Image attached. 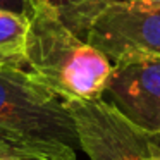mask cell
I'll list each match as a JSON object with an SVG mask.
<instances>
[{"label":"cell","instance_id":"obj_1","mask_svg":"<svg viewBox=\"0 0 160 160\" xmlns=\"http://www.w3.org/2000/svg\"><path fill=\"white\" fill-rule=\"evenodd\" d=\"M0 143L18 160H78L66 102L26 67L0 64Z\"/></svg>","mask_w":160,"mask_h":160},{"label":"cell","instance_id":"obj_2","mask_svg":"<svg viewBox=\"0 0 160 160\" xmlns=\"http://www.w3.org/2000/svg\"><path fill=\"white\" fill-rule=\"evenodd\" d=\"M28 22L26 69L64 102L103 98L112 60L76 35L48 0H35Z\"/></svg>","mask_w":160,"mask_h":160},{"label":"cell","instance_id":"obj_3","mask_svg":"<svg viewBox=\"0 0 160 160\" xmlns=\"http://www.w3.org/2000/svg\"><path fill=\"white\" fill-rule=\"evenodd\" d=\"M76 124L79 150L90 160H157L160 138L126 119L103 98L66 102Z\"/></svg>","mask_w":160,"mask_h":160},{"label":"cell","instance_id":"obj_4","mask_svg":"<svg viewBox=\"0 0 160 160\" xmlns=\"http://www.w3.org/2000/svg\"><path fill=\"white\" fill-rule=\"evenodd\" d=\"M83 38L112 62L134 55L160 57V5H110L100 11Z\"/></svg>","mask_w":160,"mask_h":160},{"label":"cell","instance_id":"obj_5","mask_svg":"<svg viewBox=\"0 0 160 160\" xmlns=\"http://www.w3.org/2000/svg\"><path fill=\"white\" fill-rule=\"evenodd\" d=\"M112 64L103 100L139 129L160 138V57L134 55Z\"/></svg>","mask_w":160,"mask_h":160},{"label":"cell","instance_id":"obj_6","mask_svg":"<svg viewBox=\"0 0 160 160\" xmlns=\"http://www.w3.org/2000/svg\"><path fill=\"white\" fill-rule=\"evenodd\" d=\"M28 18L0 9V64L26 67Z\"/></svg>","mask_w":160,"mask_h":160},{"label":"cell","instance_id":"obj_7","mask_svg":"<svg viewBox=\"0 0 160 160\" xmlns=\"http://www.w3.org/2000/svg\"><path fill=\"white\" fill-rule=\"evenodd\" d=\"M110 5H160V0H88L83 5L72 9L71 12L60 16V18L76 35L83 38L84 29L90 24L91 19L100 11H103L105 7H110Z\"/></svg>","mask_w":160,"mask_h":160},{"label":"cell","instance_id":"obj_8","mask_svg":"<svg viewBox=\"0 0 160 160\" xmlns=\"http://www.w3.org/2000/svg\"><path fill=\"white\" fill-rule=\"evenodd\" d=\"M33 4H35V0H0V9L28 18Z\"/></svg>","mask_w":160,"mask_h":160},{"label":"cell","instance_id":"obj_9","mask_svg":"<svg viewBox=\"0 0 160 160\" xmlns=\"http://www.w3.org/2000/svg\"><path fill=\"white\" fill-rule=\"evenodd\" d=\"M48 2L59 11L60 16H64V14H67V12H71L72 9L83 5L88 0H48Z\"/></svg>","mask_w":160,"mask_h":160},{"label":"cell","instance_id":"obj_10","mask_svg":"<svg viewBox=\"0 0 160 160\" xmlns=\"http://www.w3.org/2000/svg\"><path fill=\"white\" fill-rule=\"evenodd\" d=\"M0 157H12V155H11V152H9V150L5 148V146L2 145V143H0Z\"/></svg>","mask_w":160,"mask_h":160},{"label":"cell","instance_id":"obj_11","mask_svg":"<svg viewBox=\"0 0 160 160\" xmlns=\"http://www.w3.org/2000/svg\"><path fill=\"white\" fill-rule=\"evenodd\" d=\"M0 160H18V158H14V157H0Z\"/></svg>","mask_w":160,"mask_h":160},{"label":"cell","instance_id":"obj_12","mask_svg":"<svg viewBox=\"0 0 160 160\" xmlns=\"http://www.w3.org/2000/svg\"><path fill=\"white\" fill-rule=\"evenodd\" d=\"M157 160H160V155H158V158H157Z\"/></svg>","mask_w":160,"mask_h":160}]
</instances>
